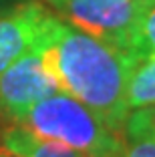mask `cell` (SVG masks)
<instances>
[{
  "label": "cell",
  "mask_w": 155,
  "mask_h": 157,
  "mask_svg": "<svg viewBox=\"0 0 155 157\" xmlns=\"http://www.w3.org/2000/svg\"><path fill=\"white\" fill-rule=\"evenodd\" d=\"M56 75L60 89L79 99L103 119L107 127L123 133L127 119V81L137 59L56 14L41 24L34 46Z\"/></svg>",
  "instance_id": "1"
},
{
  "label": "cell",
  "mask_w": 155,
  "mask_h": 157,
  "mask_svg": "<svg viewBox=\"0 0 155 157\" xmlns=\"http://www.w3.org/2000/svg\"><path fill=\"white\" fill-rule=\"evenodd\" d=\"M18 125L85 157H123L127 147L123 135L107 127L97 113L64 91L38 101Z\"/></svg>",
  "instance_id": "2"
},
{
  "label": "cell",
  "mask_w": 155,
  "mask_h": 157,
  "mask_svg": "<svg viewBox=\"0 0 155 157\" xmlns=\"http://www.w3.org/2000/svg\"><path fill=\"white\" fill-rule=\"evenodd\" d=\"M63 20L129 52L145 0H46Z\"/></svg>",
  "instance_id": "3"
},
{
  "label": "cell",
  "mask_w": 155,
  "mask_h": 157,
  "mask_svg": "<svg viewBox=\"0 0 155 157\" xmlns=\"http://www.w3.org/2000/svg\"><path fill=\"white\" fill-rule=\"evenodd\" d=\"M59 91L56 75L41 52L30 48L0 75V113L18 125L38 101Z\"/></svg>",
  "instance_id": "4"
},
{
  "label": "cell",
  "mask_w": 155,
  "mask_h": 157,
  "mask_svg": "<svg viewBox=\"0 0 155 157\" xmlns=\"http://www.w3.org/2000/svg\"><path fill=\"white\" fill-rule=\"evenodd\" d=\"M48 16L45 4L28 0L0 12V75L34 46L41 24Z\"/></svg>",
  "instance_id": "5"
},
{
  "label": "cell",
  "mask_w": 155,
  "mask_h": 157,
  "mask_svg": "<svg viewBox=\"0 0 155 157\" xmlns=\"http://www.w3.org/2000/svg\"><path fill=\"white\" fill-rule=\"evenodd\" d=\"M0 151L14 157H85L83 153L59 143L42 139L22 125H12L0 135Z\"/></svg>",
  "instance_id": "6"
},
{
  "label": "cell",
  "mask_w": 155,
  "mask_h": 157,
  "mask_svg": "<svg viewBox=\"0 0 155 157\" xmlns=\"http://www.w3.org/2000/svg\"><path fill=\"white\" fill-rule=\"evenodd\" d=\"M127 111L155 107V56L137 60L127 81Z\"/></svg>",
  "instance_id": "7"
},
{
  "label": "cell",
  "mask_w": 155,
  "mask_h": 157,
  "mask_svg": "<svg viewBox=\"0 0 155 157\" xmlns=\"http://www.w3.org/2000/svg\"><path fill=\"white\" fill-rule=\"evenodd\" d=\"M129 52L137 60L155 56V2H147L143 8L141 18L133 30Z\"/></svg>",
  "instance_id": "8"
},
{
  "label": "cell",
  "mask_w": 155,
  "mask_h": 157,
  "mask_svg": "<svg viewBox=\"0 0 155 157\" xmlns=\"http://www.w3.org/2000/svg\"><path fill=\"white\" fill-rule=\"evenodd\" d=\"M123 157H155V137L127 141Z\"/></svg>",
  "instance_id": "9"
},
{
  "label": "cell",
  "mask_w": 155,
  "mask_h": 157,
  "mask_svg": "<svg viewBox=\"0 0 155 157\" xmlns=\"http://www.w3.org/2000/svg\"><path fill=\"white\" fill-rule=\"evenodd\" d=\"M20 0H0V12H4V10L12 8V6H16Z\"/></svg>",
  "instance_id": "10"
},
{
  "label": "cell",
  "mask_w": 155,
  "mask_h": 157,
  "mask_svg": "<svg viewBox=\"0 0 155 157\" xmlns=\"http://www.w3.org/2000/svg\"><path fill=\"white\" fill-rule=\"evenodd\" d=\"M0 157H14V155H8V153H2V151H0Z\"/></svg>",
  "instance_id": "11"
},
{
  "label": "cell",
  "mask_w": 155,
  "mask_h": 157,
  "mask_svg": "<svg viewBox=\"0 0 155 157\" xmlns=\"http://www.w3.org/2000/svg\"><path fill=\"white\" fill-rule=\"evenodd\" d=\"M147 2H155V0H145V4H147Z\"/></svg>",
  "instance_id": "12"
}]
</instances>
